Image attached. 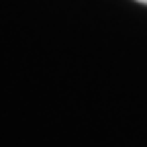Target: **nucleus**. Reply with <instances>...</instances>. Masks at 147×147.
<instances>
[{"label": "nucleus", "instance_id": "nucleus-1", "mask_svg": "<svg viewBox=\"0 0 147 147\" xmlns=\"http://www.w3.org/2000/svg\"><path fill=\"white\" fill-rule=\"evenodd\" d=\"M137 2H141V4H145V6H147V0H137Z\"/></svg>", "mask_w": 147, "mask_h": 147}]
</instances>
